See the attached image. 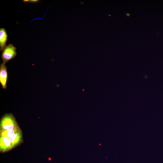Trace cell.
I'll use <instances>...</instances> for the list:
<instances>
[{"mask_svg": "<svg viewBox=\"0 0 163 163\" xmlns=\"http://www.w3.org/2000/svg\"><path fill=\"white\" fill-rule=\"evenodd\" d=\"M16 48L13 45L8 44L3 50L2 58L3 63L5 64L10 60L14 59L16 56Z\"/></svg>", "mask_w": 163, "mask_h": 163, "instance_id": "2", "label": "cell"}, {"mask_svg": "<svg viewBox=\"0 0 163 163\" xmlns=\"http://www.w3.org/2000/svg\"><path fill=\"white\" fill-rule=\"evenodd\" d=\"M20 129L19 126H18L12 130L0 131V136H5L9 138L14 134Z\"/></svg>", "mask_w": 163, "mask_h": 163, "instance_id": "7", "label": "cell"}, {"mask_svg": "<svg viewBox=\"0 0 163 163\" xmlns=\"http://www.w3.org/2000/svg\"><path fill=\"white\" fill-rule=\"evenodd\" d=\"M12 149L20 145L23 142L22 133L20 129L9 138Z\"/></svg>", "mask_w": 163, "mask_h": 163, "instance_id": "3", "label": "cell"}, {"mask_svg": "<svg viewBox=\"0 0 163 163\" xmlns=\"http://www.w3.org/2000/svg\"><path fill=\"white\" fill-rule=\"evenodd\" d=\"M12 149L9 138L5 136H0V151L1 152H7Z\"/></svg>", "mask_w": 163, "mask_h": 163, "instance_id": "5", "label": "cell"}, {"mask_svg": "<svg viewBox=\"0 0 163 163\" xmlns=\"http://www.w3.org/2000/svg\"><path fill=\"white\" fill-rule=\"evenodd\" d=\"M7 68L5 64L2 62L0 66V83L3 89L7 88Z\"/></svg>", "mask_w": 163, "mask_h": 163, "instance_id": "4", "label": "cell"}, {"mask_svg": "<svg viewBox=\"0 0 163 163\" xmlns=\"http://www.w3.org/2000/svg\"><path fill=\"white\" fill-rule=\"evenodd\" d=\"M8 35L6 31L4 28L0 29V49L2 51L6 46Z\"/></svg>", "mask_w": 163, "mask_h": 163, "instance_id": "6", "label": "cell"}, {"mask_svg": "<svg viewBox=\"0 0 163 163\" xmlns=\"http://www.w3.org/2000/svg\"><path fill=\"white\" fill-rule=\"evenodd\" d=\"M126 15L127 16H129L130 15V14L129 13H127Z\"/></svg>", "mask_w": 163, "mask_h": 163, "instance_id": "9", "label": "cell"}, {"mask_svg": "<svg viewBox=\"0 0 163 163\" xmlns=\"http://www.w3.org/2000/svg\"><path fill=\"white\" fill-rule=\"evenodd\" d=\"M39 0H23L24 2H30L31 3H36L38 2Z\"/></svg>", "mask_w": 163, "mask_h": 163, "instance_id": "8", "label": "cell"}, {"mask_svg": "<svg viewBox=\"0 0 163 163\" xmlns=\"http://www.w3.org/2000/svg\"><path fill=\"white\" fill-rule=\"evenodd\" d=\"M0 131L13 129L17 127L18 124L15 118L11 113H6L0 120Z\"/></svg>", "mask_w": 163, "mask_h": 163, "instance_id": "1", "label": "cell"}]
</instances>
